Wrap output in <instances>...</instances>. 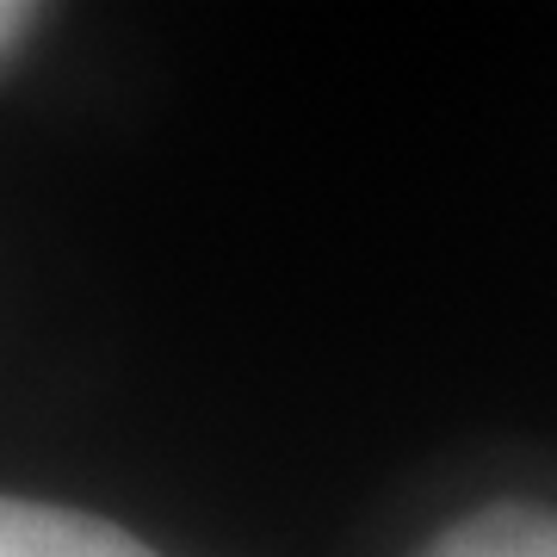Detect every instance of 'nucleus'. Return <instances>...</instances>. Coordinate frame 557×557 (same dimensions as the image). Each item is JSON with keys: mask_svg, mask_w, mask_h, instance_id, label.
Masks as SVG:
<instances>
[{"mask_svg": "<svg viewBox=\"0 0 557 557\" xmlns=\"http://www.w3.org/2000/svg\"><path fill=\"white\" fill-rule=\"evenodd\" d=\"M0 557H156V552L100 515L0 496Z\"/></svg>", "mask_w": 557, "mask_h": 557, "instance_id": "f257e3e1", "label": "nucleus"}, {"mask_svg": "<svg viewBox=\"0 0 557 557\" xmlns=\"http://www.w3.org/2000/svg\"><path fill=\"white\" fill-rule=\"evenodd\" d=\"M416 557H557V508L496 502V508L453 520Z\"/></svg>", "mask_w": 557, "mask_h": 557, "instance_id": "f03ea898", "label": "nucleus"}, {"mask_svg": "<svg viewBox=\"0 0 557 557\" xmlns=\"http://www.w3.org/2000/svg\"><path fill=\"white\" fill-rule=\"evenodd\" d=\"M32 25H38V7H25V0H0V62L20 50Z\"/></svg>", "mask_w": 557, "mask_h": 557, "instance_id": "7ed1b4c3", "label": "nucleus"}]
</instances>
